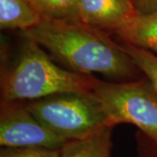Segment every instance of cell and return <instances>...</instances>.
<instances>
[{"label":"cell","mask_w":157,"mask_h":157,"mask_svg":"<svg viewBox=\"0 0 157 157\" xmlns=\"http://www.w3.org/2000/svg\"><path fill=\"white\" fill-rule=\"evenodd\" d=\"M138 14L157 11V0H130Z\"/></svg>","instance_id":"cell-13"},{"label":"cell","mask_w":157,"mask_h":157,"mask_svg":"<svg viewBox=\"0 0 157 157\" xmlns=\"http://www.w3.org/2000/svg\"><path fill=\"white\" fill-rule=\"evenodd\" d=\"M30 1L43 18L65 22H81L79 17L78 0Z\"/></svg>","instance_id":"cell-10"},{"label":"cell","mask_w":157,"mask_h":157,"mask_svg":"<svg viewBox=\"0 0 157 157\" xmlns=\"http://www.w3.org/2000/svg\"><path fill=\"white\" fill-rule=\"evenodd\" d=\"M112 128L107 126L82 139L68 140L60 149V157H111Z\"/></svg>","instance_id":"cell-8"},{"label":"cell","mask_w":157,"mask_h":157,"mask_svg":"<svg viewBox=\"0 0 157 157\" xmlns=\"http://www.w3.org/2000/svg\"><path fill=\"white\" fill-rule=\"evenodd\" d=\"M121 47L128 53L137 68L150 81L157 94V56L149 51L122 42Z\"/></svg>","instance_id":"cell-11"},{"label":"cell","mask_w":157,"mask_h":157,"mask_svg":"<svg viewBox=\"0 0 157 157\" xmlns=\"http://www.w3.org/2000/svg\"><path fill=\"white\" fill-rule=\"evenodd\" d=\"M94 93L101 101L109 126H136L157 143V94L150 81L104 82Z\"/></svg>","instance_id":"cell-4"},{"label":"cell","mask_w":157,"mask_h":157,"mask_svg":"<svg viewBox=\"0 0 157 157\" xmlns=\"http://www.w3.org/2000/svg\"><path fill=\"white\" fill-rule=\"evenodd\" d=\"M21 35L77 73L134 78L140 71L121 45L109 39L107 33L81 22L43 18L33 28L22 31Z\"/></svg>","instance_id":"cell-1"},{"label":"cell","mask_w":157,"mask_h":157,"mask_svg":"<svg viewBox=\"0 0 157 157\" xmlns=\"http://www.w3.org/2000/svg\"><path fill=\"white\" fill-rule=\"evenodd\" d=\"M80 21L105 33L116 34L138 14L130 0H78Z\"/></svg>","instance_id":"cell-6"},{"label":"cell","mask_w":157,"mask_h":157,"mask_svg":"<svg viewBox=\"0 0 157 157\" xmlns=\"http://www.w3.org/2000/svg\"><path fill=\"white\" fill-rule=\"evenodd\" d=\"M0 157H60V149L44 147H4Z\"/></svg>","instance_id":"cell-12"},{"label":"cell","mask_w":157,"mask_h":157,"mask_svg":"<svg viewBox=\"0 0 157 157\" xmlns=\"http://www.w3.org/2000/svg\"><path fill=\"white\" fill-rule=\"evenodd\" d=\"M156 144H157V143H156Z\"/></svg>","instance_id":"cell-14"},{"label":"cell","mask_w":157,"mask_h":157,"mask_svg":"<svg viewBox=\"0 0 157 157\" xmlns=\"http://www.w3.org/2000/svg\"><path fill=\"white\" fill-rule=\"evenodd\" d=\"M0 116V145L3 147L61 149L68 140L39 121L26 107L3 102Z\"/></svg>","instance_id":"cell-5"},{"label":"cell","mask_w":157,"mask_h":157,"mask_svg":"<svg viewBox=\"0 0 157 157\" xmlns=\"http://www.w3.org/2000/svg\"><path fill=\"white\" fill-rule=\"evenodd\" d=\"M115 35L122 42L157 53V11L137 14Z\"/></svg>","instance_id":"cell-7"},{"label":"cell","mask_w":157,"mask_h":157,"mask_svg":"<svg viewBox=\"0 0 157 157\" xmlns=\"http://www.w3.org/2000/svg\"><path fill=\"white\" fill-rule=\"evenodd\" d=\"M26 107L39 121L68 140L82 139L109 126L94 92L49 96L32 101Z\"/></svg>","instance_id":"cell-3"},{"label":"cell","mask_w":157,"mask_h":157,"mask_svg":"<svg viewBox=\"0 0 157 157\" xmlns=\"http://www.w3.org/2000/svg\"><path fill=\"white\" fill-rule=\"evenodd\" d=\"M43 17L30 0H0V28L19 30L33 28Z\"/></svg>","instance_id":"cell-9"},{"label":"cell","mask_w":157,"mask_h":157,"mask_svg":"<svg viewBox=\"0 0 157 157\" xmlns=\"http://www.w3.org/2000/svg\"><path fill=\"white\" fill-rule=\"evenodd\" d=\"M98 79L58 66L33 40L25 39L16 62L2 80L3 102L37 101L68 93H92Z\"/></svg>","instance_id":"cell-2"}]
</instances>
